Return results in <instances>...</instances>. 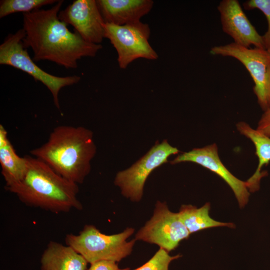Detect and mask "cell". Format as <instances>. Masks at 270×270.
Listing matches in <instances>:
<instances>
[{
	"label": "cell",
	"instance_id": "1",
	"mask_svg": "<svg viewBox=\"0 0 270 270\" xmlns=\"http://www.w3.org/2000/svg\"><path fill=\"white\" fill-rule=\"evenodd\" d=\"M63 3L60 0L49 9L24 13L23 42L26 48L32 50L34 62L48 60L67 69H74L79 60L95 56L102 46L88 42L69 30L68 24L58 16Z\"/></svg>",
	"mask_w": 270,
	"mask_h": 270
},
{
	"label": "cell",
	"instance_id": "2",
	"mask_svg": "<svg viewBox=\"0 0 270 270\" xmlns=\"http://www.w3.org/2000/svg\"><path fill=\"white\" fill-rule=\"evenodd\" d=\"M96 151L90 130L62 125L56 127L46 142L30 153L64 178L78 184L90 174Z\"/></svg>",
	"mask_w": 270,
	"mask_h": 270
},
{
	"label": "cell",
	"instance_id": "3",
	"mask_svg": "<svg viewBox=\"0 0 270 270\" xmlns=\"http://www.w3.org/2000/svg\"><path fill=\"white\" fill-rule=\"evenodd\" d=\"M26 157L27 168L23 178L6 188L7 190L26 206L54 213L82 208L78 198V184L64 178L40 159Z\"/></svg>",
	"mask_w": 270,
	"mask_h": 270
},
{
	"label": "cell",
	"instance_id": "4",
	"mask_svg": "<svg viewBox=\"0 0 270 270\" xmlns=\"http://www.w3.org/2000/svg\"><path fill=\"white\" fill-rule=\"evenodd\" d=\"M134 231L127 228L120 233L107 235L95 226L86 224L78 234L66 235L65 242L90 264L102 260L118 262L132 252L136 240H126Z\"/></svg>",
	"mask_w": 270,
	"mask_h": 270
},
{
	"label": "cell",
	"instance_id": "5",
	"mask_svg": "<svg viewBox=\"0 0 270 270\" xmlns=\"http://www.w3.org/2000/svg\"><path fill=\"white\" fill-rule=\"evenodd\" d=\"M23 28L8 34L0 45V64L12 66L33 77L44 84L50 92L55 106L60 110L58 94L60 90L76 84L80 80L78 76H58L41 69L32 58L24 47Z\"/></svg>",
	"mask_w": 270,
	"mask_h": 270
},
{
	"label": "cell",
	"instance_id": "6",
	"mask_svg": "<svg viewBox=\"0 0 270 270\" xmlns=\"http://www.w3.org/2000/svg\"><path fill=\"white\" fill-rule=\"evenodd\" d=\"M150 35L149 26L141 21L122 26L106 23L104 25V38L116 50L122 69L138 58L158 59V54L148 42Z\"/></svg>",
	"mask_w": 270,
	"mask_h": 270
},
{
	"label": "cell",
	"instance_id": "7",
	"mask_svg": "<svg viewBox=\"0 0 270 270\" xmlns=\"http://www.w3.org/2000/svg\"><path fill=\"white\" fill-rule=\"evenodd\" d=\"M180 150L172 146L166 140L156 144L129 168L118 172L114 184L120 188L123 196L132 202H138L143 195L145 182L150 173L156 168L168 162L172 155Z\"/></svg>",
	"mask_w": 270,
	"mask_h": 270
},
{
	"label": "cell",
	"instance_id": "8",
	"mask_svg": "<svg viewBox=\"0 0 270 270\" xmlns=\"http://www.w3.org/2000/svg\"><path fill=\"white\" fill-rule=\"evenodd\" d=\"M210 52L214 55L231 56L242 62L254 82V91L260 106L264 111L269 108L270 55L266 50L256 47L249 48L232 42L215 46Z\"/></svg>",
	"mask_w": 270,
	"mask_h": 270
},
{
	"label": "cell",
	"instance_id": "9",
	"mask_svg": "<svg viewBox=\"0 0 270 270\" xmlns=\"http://www.w3.org/2000/svg\"><path fill=\"white\" fill-rule=\"evenodd\" d=\"M190 234L178 212H171L165 202L158 201L152 216L136 233L134 239L156 244L169 252Z\"/></svg>",
	"mask_w": 270,
	"mask_h": 270
},
{
	"label": "cell",
	"instance_id": "10",
	"mask_svg": "<svg viewBox=\"0 0 270 270\" xmlns=\"http://www.w3.org/2000/svg\"><path fill=\"white\" fill-rule=\"evenodd\" d=\"M60 20L74 27L85 41L101 44L105 22L96 0H76L58 13Z\"/></svg>",
	"mask_w": 270,
	"mask_h": 270
},
{
	"label": "cell",
	"instance_id": "11",
	"mask_svg": "<svg viewBox=\"0 0 270 270\" xmlns=\"http://www.w3.org/2000/svg\"><path fill=\"white\" fill-rule=\"evenodd\" d=\"M182 162L197 164L218 175L231 188L240 208H244L248 203L250 194L246 182L234 176L224 165L218 156L216 144L184 152L170 163L174 164Z\"/></svg>",
	"mask_w": 270,
	"mask_h": 270
},
{
	"label": "cell",
	"instance_id": "12",
	"mask_svg": "<svg viewBox=\"0 0 270 270\" xmlns=\"http://www.w3.org/2000/svg\"><path fill=\"white\" fill-rule=\"evenodd\" d=\"M223 31L242 46L266 49L263 36L250 23L237 0H223L218 7Z\"/></svg>",
	"mask_w": 270,
	"mask_h": 270
},
{
	"label": "cell",
	"instance_id": "13",
	"mask_svg": "<svg viewBox=\"0 0 270 270\" xmlns=\"http://www.w3.org/2000/svg\"><path fill=\"white\" fill-rule=\"evenodd\" d=\"M105 23L122 26L140 21L152 10V0H97Z\"/></svg>",
	"mask_w": 270,
	"mask_h": 270
},
{
	"label": "cell",
	"instance_id": "14",
	"mask_svg": "<svg viewBox=\"0 0 270 270\" xmlns=\"http://www.w3.org/2000/svg\"><path fill=\"white\" fill-rule=\"evenodd\" d=\"M88 262L69 246L50 241L40 259L41 270H86Z\"/></svg>",
	"mask_w": 270,
	"mask_h": 270
},
{
	"label": "cell",
	"instance_id": "15",
	"mask_svg": "<svg viewBox=\"0 0 270 270\" xmlns=\"http://www.w3.org/2000/svg\"><path fill=\"white\" fill-rule=\"evenodd\" d=\"M236 128L240 134L249 138L254 144L258 164L255 172L246 182L250 192L258 190L262 178L267 172H262V168L270 162V136L251 128L245 122H239Z\"/></svg>",
	"mask_w": 270,
	"mask_h": 270
},
{
	"label": "cell",
	"instance_id": "16",
	"mask_svg": "<svg viewBox=\"0 0 270 270\" xmlns=\"http://www.w3.org/2000/svg\"><path fill=\"white\" fill-rule=\"evenodd\" d=\"M0 164L6 188L19 182L27 168L26 156L22 158L16 153L8 138L6 130L2 124L0 125Z\"/></svg>",
	"mask_w": 270,
	"mask_h": 270
},
{
	"label": "cell",
	"instance_id": "17",
	"mask_svg": "<svg viewBox=\"0 0 270 270\" xmlns=\"http://www.w3.org/2000/svg\"><path fill=\"white\" fill-rule=\"evenodd\" d=\"M210 208L209 202L206 203L200 208L191 204L181 206L178 214L190 234L218 226L235 228L236 225L234 223L218 222L212 218L209 214Z\"/></svg>",
	"mask_w": 270,
	"mask_h": 270
},
{
	"label": "cell",
	"instance_id": "18",
	"mask_svg": "<svg viewBox=\"0 0 270 270\" xmlns=\"http://www.w3.org/2000/svg\"><path fill=\"white\" fill-rule=\"evenodd\" d=\"M57 0H2L0 2V18L18 12L28 13L42 6L56 3Z\"/></svg>",
	"mask_w": 270,
	"mask_h": 270
},
{
	"label": "cell",
	"instance_id": "19",
	"mask_svg": "<svg viewBox=\"0 0 270 270\" xmlns=\"http://www.w3.org/2000/svg\"><path fill=\"white\" fill-rule=\"evenodd\" d=\"M181 256L180 254L171 256L167 251L160 248L148 261L134 270H168L170 262Z\"/></svg>",
	"mask_w": 270,
	"mask_h": 270
},
{
	"label": "cell",
	"instance_id": "20",
	"mask_svg": "<svg viewBox=\"0 0 270 270\" xmlns=\"http://www.w3.org/2000/svg\"><path fill=\"white\" fill-rule=\"evenodd\" d=\"M246 9H258L266 16L268 24L266 32L263 36L266 48L270 44V0H250L244 4Z\"/></svg>",
	"mask_w": 270,
	"mask_h": 270
},
{
	"label": "cell",
	"instance_id": "21",
	"mask_svg": "<svg viewBox=\"0 0 270 270\" xmlns=\"http://www.w3.org/2000/svg\"><path fill=\"white\" fill-rule=\"evenodd\" d=\"M129 268L120 269L116 264L112 260H102L90 264V266L88 270H129Z\"/></svg>",
	"mask_w": 270,
	"mask_h": 270
},
{
	"label": "cell",
	"instance_id": "22",
	"mask_svg": "<svg viewBox=\"0 0 270 270\" xmlns=\"http://www.w3.org/2000/svg\"><path fill=\"white\" fill-rule=\"evenodd\" d=\"M256 130L270 136V108L264 111L260 120Z\"/></svg>",
	"mask_w": 270,
	"mask_h": 270
},
{
	"label": "cell",
	"instance_id": "23",
	"mask_svg": "<svg viewBox=\"0 0 270 270\" xmlns=\"http://www.w3.org/2000/svg\"><path fill=\"white\" fill-rule=\"evenodd\" d=\"M266 50H267V51L269 53V54L270 55V44L266 48Z\"/></svg>",
	"mask_w": 270,
	"mask_h": 270
},
{
	"label": "cell",
	"instance_id": "24",
	"mask_svg": "<svg viewBox=\"0 0 270 270\" xmlns=\"http://www.w3.org/2000/svg\"><path fill=\"white\" fill-rule=\"evenodd\" d=\"M268 108H270V107Z\"/></svg>",
	"mask_w": 270,
	"mask_h": 270
}]
</instances>
